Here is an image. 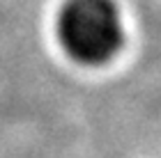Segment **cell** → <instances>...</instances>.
<instances>
[{
	"mask_svg": "<svg viewBox=\"0 0 161 158\" xmlns=\"http://www.w3.org/2000/svg\"><path fill=\"white\" fill-rule=\"evenodd\" d=\"M58 37L74 60L106 62L122 44L120 12L113 0H67L58 16Z\"/></svg>",
	"mask_w": 161,
	"mask_h": 158,
	"instance_id": "6da1fadb",
	"label": "cell"
}]
</instances>
